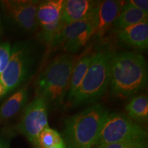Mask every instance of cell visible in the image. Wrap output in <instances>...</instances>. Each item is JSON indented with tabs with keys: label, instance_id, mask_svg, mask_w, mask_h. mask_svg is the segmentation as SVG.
<instances>
[{
	"label": "cell",
	"instance_id": "d4e9b609",
	"mask_svg": "<svg viewBox=\"0 0 148 148\" xmlns=\"http://www.w3.org/2000/svg\"><path fill=\"white\" fill-rule=\"evenodd\" d=\"M49 148H65V145H64V142H62V143L58 144V145H56L54 146H52V147Z\"/></svg>",
	"mask_w": 148,
	"mask_h": 148
},
{
	"label": "cell",
	"instance_id": "d6986e66",
	"mask_svg": "<svg viewBox=\"0 0 148 148\" xmlns=\"http://www.w3.org/2000/svg\"><path fill=\"white\" fill-rule=\"evenodd\" d=\"M64 25V24L61 19L60 21L51 24L50 25L41 27V30L40 32V39L42 40V41L50 45Z\"/></svg>",
	"mask_w": 148,
	"mask_h": 148
},
{
	"label": "cell",
	"instance_id": "3957f363",
	"mask_svg": "<svg viewBox=\"0 0 148 148\" xmlns=\"http://www.w3.org/2000/svg\"><path fill=\"white\" fill-rule=\"evenodd\" d=\"M73 56H58L48 64L36 81V96L41 97L48 108H60L67 94L74 66Z\"/></svg>",
	"mask_w": 148,
	"mask_h": 148
},
{
	"label": "cell",
	"instance_id": "8fae6325",
	"mask_svg": "<svg viewBox=\"0 0 148 148\" xmlns=\"http://www.w3.org/2000/svg\"><path fill=\"white\" fill-rule=\"evenodd\" d=\"M98 2L90 0H66L61 19L64 25L84 20L94 12Z\"/></svg>",
	"mask_w": 148,
	"mask_h": 148
},
{
	"label": "cell",
	"instance_id": "e0dca14e",
	"mask_svg": "<svg viewBox=\"0 0 148 148\" xmlns=\"http://www.w3.org/2000/svg\"><path fill=\"white\" fill-rule=\"evenodd\" d=\"M127 116L133 121L143 122L148 119V98L139 95L131 99L125 106Z\"/></svg>",
	"mask_w": 148,
	"mask_h": 148
},
{
	"label": "cell",
	"instance_id": "7c38bea8",
	"mask_svg": "<svg viewBox=\"0 0 148 148\" xmlns=\"http://www.w3.org/2000/svg\"><path fill=\"white\" fill-rule=\"evenodd\" d=\"M117 36L124 43L138 49L148 47V23L143 22L118 30Z\"/></svg>",
	"mask_w": 148,
	"mask_h": 148
},
{
	"label": "cell",
	"instance_id": "277c9868",
	"mask_svg": "<svg viewBox=\"0 0 148 148\" xmlns=\"http://www.w3.org/2000/svg\"><path fill=\"white\" fill-rule=\"evenodd\" d=\"M112 51L102 49L92 55L90 65L82 84L70 101L77 106L95 102L106 91L110 81V61Z\"/></svg>",
	"mask_w": 148,
	"mask_h": 148
},
{
	"label": "cell",
	"instance_id": "5b68a950",
	"mask_svg": "<svg viewBox=\"0 0 148 148\" xmlns=\"http://www.w3.org/2000/svg\"><path fill=\"white\" fill-rule=\"evenodd\" d=\"M36 43L29 41L16 42L11 47L8 65L0 75V82L8 92L21 85L28 78L38 58Z\"/></svg>",
	"mask_w": 148,
	"mask_h": 148
},
{
	"label": "cell",
	"instance_id": "ba28073f",
	"mask_svg": "<svg viewBox=\"0 0 148 148\" xmlns=\"http://www.w3.org/2000/svg\"><path fill=\"white\" fill-rule=\"evenodd\" d=\"M48 126L47 104L43 98L36 96L24 108L18 123V130L35 148H38L39 134Z\"/></svg>",
	"mask_w": 148,
	"mask_h": 148
},
{
	"label": "cell",
	"instance_id": "ffe728a7",
	"mask_svg": "<svg viewBox=\"0 0 148 148\" xmlns=\"http://www.w3.org/2000/svg\"><path fill=\"white\" fill-rule=\"evenodd\" d=\"M97 148H146L147 138L128 140L118 143L104 144L97 147Z\"/></svg>",
	"mask_w": 148,
	"mask_h": 148
},
{
	"label": "cell",
	"instance_id": "9a60e30c",
	"mask_svg": "<svg viewBox=\"0 0 148 148\" xmlns=\"http://www.w3.org/2000/svg\"><path fill=\"white\" fill-rule=\"evenodd\" d=\"M147 16L148 14L142 12L127 2L124 3L113 25L119 30L135 24L147 22Z\"/></svg>",
	"mask_w": 148,
	"mask_h": 148
},
{
	"label": "cell",
	"instance_id": "30bf717a",
	"mask_svg": "<svg viewBox=\"0 0 148 148\" xmlns=\"http://www.w3.org/2000/svg\"><path fill=\"white\" fill-rule=\"evenodd\" d=\"M124 2L122 1L106 0L99 1L96 12V27L94 36L101 38L113 25Z\"/></svg>",
	"mask_w": 148,
	"mask_h": 148
},
{
	"label": "cell",
	"instance_id": "44dd1931",
	"mask_svg": "<svg viewBox=\"0 0 148 148\" xmlns=\"http://www.w3.org/2000/svg\"><path fill=\"white\" fill-rule=\"evenodd\" d=\"M11 47L8 42L0 43V75L3 73L7 65L10 56Z\"/></svg>",
	"mask_w": 148,
	"mask_h": 148
},
{
	"label": "cell",
	"instance_id": "8992f818",
	"mask_svg": "<svg viewBox=\"0 0 148 148\" xmlns=\"http://www.w3.org/2000/svg\"><path fill=\"white\" fill-rule=\"evenodd\" d=\"M147 137V131L128 116L112 112L105 118L95 146Z\"/></svg>",
	"mask_w": 148,
	"mask_h": 148
},
{
	"label": "cell",
	"instance_id": "6da1fadb",
	"mask_svg": "<svg viewBox=\"0 0 148 148\" xmlns=\"http://www.w3.org/2000/svg\"><path fill=\"white\" fill-rule=\"evenodd\" d=\"M145 57L132 51L112 52L110 61V92L116 97L127 98L140 91L147 83Z\"/></svg>",
	"mask_w": 148,
	"mask_h": 148
},
{
	"label": "cell",
	"instance_id": "7a4b0ae2",
	"mask_svg": "<svg viewBox=\"0 0 148 148\" xmlns=\"http://www.w3.org/2000/svg\"><path fill=\"white\" fill-rule=\"evenodd\" d=\"M108 110L95 103L64 121L62 134L65 148H90L95 145Z\"/></svg>",
	"mask_w": 148,
	"mask_h": 148
},
{
	"label": "cell",
	"instance_id": "ac0fdd59",
	"mask_svg": "<svg viewBox=\"0 0 148 148\" xmlns=\"http://www.w3.org/2000/svg\"><path fill=\"white\" fill-rule=\"evenodd\" d=\"M62 136L54 129L49 126L40 132L38 139V148H49L62 143Z\"/></svg>",
	"mask_w": 148,
	"mask_h": 148
},
{
	"label": "cell",
	"instance_id": "2e32d148",
	"mask_svg": "<svg viewBox=\"0 0 148 148\" xmlns=\"http://www.w3.org/2000/svg\"><path fill=\"white\" fill-rule=\"evenodd\" d=\"M92 55H85L75 63L72 71L67 92L68 101H71L82 84L90 65Z\"/></svg>",
	"mask_w": 148,
	"mask_h": 148
},
{
	"label": "cell",
	"instance_id": "9c48e42d",
	"mask_svg": "<svg viewBox=\"0 0 148 148\" xmlns=\"http://www.w3.org/2000/svg\"><path fill=\"white\" fill-rule=\"evenodd\" d=\"M39 3L36 0H3L0 5L10 23L23 32H33L38 26L36 11Z\"/></svg>",
	"mask_w": 148,
	"mask_h": 148
},
{
	"label": "cell",
	"instance_id": "52a82bcc",
	"mask_svg": "<svg viewBox=\"0 0 148 148\" xmlns=\"http://www.w3.org/2000/svg\"><path fill=\"white\" fill-rule=\"evenodd\" d=\"M97 8L85 19L64 25L49 45L51 49L60 48L66 52L76 53L84 47L95 34Z\"/></svg>",
	"mask_w": 148,
	"mask_h": 148
},
{
	"label": "cell",
	"instance_id": "4fadbf2b",
	"mask_svg": "<svg viewBox=\"0 0 148 148\" xmlns=\"http://www.w3.org/2000/svg\"><path fill=\"white\" fill-rule=\"evenodd\" d=\"M64 2V0L40 1L36 11V19L40 28L60 21Z\"/></svg>",
	"mask_w": 148,
	"mask_h": 148
},
{
	"label": "cell",
	"instance_id": "5bb4252c",
	"mask_svg": "<svg viewBox=\"0 0 148 148\" xmlns=\"http://www.w3.org/2000/svg\"><path fill=\"white\" fill-rule=\"evenodd\" d=\"M28 99V89L23 86L14 92L0 107V123L10 119L25 106Z\"/></svg>",
	"mask_w": 148,
	"mask_h": 148
},
{
	"label": "cell",
	"instance_id": "7402d4cb",
	"mask_svg": "<svg viewBox=\"0 0 148 148\" xmlns=\"http://www.w3.org/2000/svg\"><path fill=\"white\" fill-rule=\"evenodd\" d=\"M133 6L145 13L148 14V1L147 0H131L127 1Z\"/></svg>",
	"mask_w": 148,
	"mask_h": 148
},
{
	"label": "cell",
	"instance_id": "484cf974",
	"mask_svg": "<svg viewBox=\"0 0 148 148\" xmlns=\"http://www.w3.org/2000/svg\"><path fill=\"white\" fill-rule=\"evenodd\" d=\"M0 32H1V16H0Z\"/></svg>",
	"mask_w": 148,
	"mask_h": 148
},
{
	"label": "cell",
	"instance_id": "cb8c5ba5",
	"mask_svg": "<svg viewBox=\"0 0 148 148\" xmlns=\"http://www.w3.org/2000/svg\"><path fill=\"white\" fill-rule=\"evenodd\" d=\"M7 93H8V90H7L5 86H3L2 83L0 82V98L5 95Z\"/></svg>",
	"mask_w": 148,
	"mask_h": 148
},
{
	"label": "cell",
	"instance_id": "603a6c76",
	"mask_svg": "<svg viewBox=\"0 0 148 148\" xmlns=\"http://www.w3.org/2000/svg\"><path fill=\"white\" fill-rule=\"evenodd\" d=\"M0 148H10L9 143L0 136Z\"/></svg>",
	"mask_w": 148,
	"mask_h": 148
}]
</instances>
